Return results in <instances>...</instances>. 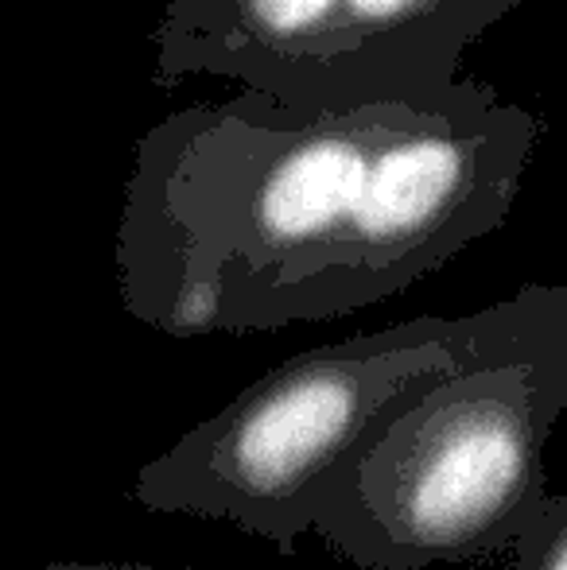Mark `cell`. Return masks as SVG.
I'll return each mask as SVG.
<instances>
[{"instance_id":"cell-1","label":"cell","mask_w":567,"mask_h":570,"mask_svg":"<svg viewBox=\"0 0 567 570\" xmlns=\"http://www.w3.org/2000/svg\"><path fill=\"white\" fill-rule=\"evenodd\" d=\"M545 120L482 78L365 101L237 86L144 128L117 287L172 338L354 315L509 218Z\"/></svg>"},{"instance_id":"cell-2","label":"cell","mask_w":567,"mask_h":570,"mask_svg":"<svg viewBox=\"0 0 567 570\" xmlns=\"http://www.w3.org/2000/svg\"><path fill=\"white\" fill-rule=\"evenodd\" d=\"M564 407L567 284H556L525 334L378 415L311 532L362 570L498 556L553 497L545 446Z\"/></svg>"},{"instance_id":"cell-3","label":"cell","mask_w":567,"mask_h":570,"mask_svg":"<svg viewBox=\"0 0 567 570\" xmlns=\"http://www.w3.org/2000/svg\"><path fill=\"white\" fill-rule=\"evenodd\" d=\"M553 292L556 284H532L475 315H424L295 353L144 462L133 497L151 512L226 520L292 556L378 415L417 384L525 334Z\"/></svg>"},{"instance_id":"cell-4","label":"cell","mask_w":567,"mask_h":570,"mask_svg":"<svg viewBox=\"0 0 567 570\" xmlns=\"http://www.w3.org/2000/svg\"><path fill=\"white\" fill-rule=\"evenodd\" d=\"M521 0H164L151 82L222 78L281 101L447 90L462 55Z\"/></svg>"},{"instance_id":"cell-5","label":"cell","mask_w":567,"mask_h":570,"mask_svg":"<svg viewBox=\"0 0 567 570\" xmlns=\"http://www.w3.org/2000/svg\"><path fill=\"white\" fill-rule=\"evenodd\" d=\"M514 570H567V489L548 497L532 524L517 535Z\"/></svg>"},{"instance_id":"cell-6","label":"cell","mask_w":567,"mask_h":570,"mask_svg":"<svg viewBox=\"0 0 567 570\" xmlns=\"http://www.w3.org/2000/svg\"><path fill=\"white\" fill-rule=\"evenodd\" d=\"M39 570H159V567H137V563H51Z\"/></svg>"}]
</instances>
